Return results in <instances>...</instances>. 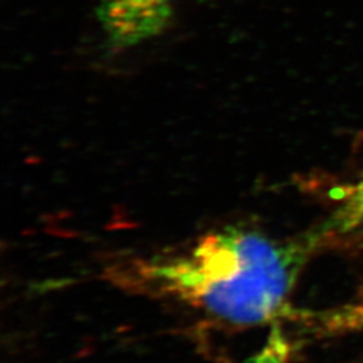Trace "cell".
I'll return each mask as SVG.
<instances>
[{
    "mask_svg": "<svg viewBox=\"0 0 363 363\" xmlns=\"http://www.w3.org/2000/svg\"><path fill=\"white\" fill-rule=\"evenodd\" d=\"M325 245L337 240L363 235V172L342 189L337 206L327 220L318 225Z\"/></svg>",
    "mask_w": 363,
    "mask_h": 363,
    "instance_id": "obj_3",
    "label": "cell"
},
{
    "mask_svg": "<svg viewBox=\"0 0 363 363\" xmlns=\"http://www.w3.org/2000/svg\"><path fill=\"white\" fill-rule=\"evenodd\" d=\"M177 0H96V13L109 43L128 49L160 35Z\"/></svg>",
    "mask_w": 363,
    "mask_h": 363,
    "instance_id": "obj_2",
    "label": "cell"
},
{
    "mask_svg": "<svg viewBox=\"0 0 363 363\" xmlns=\"http://www.w3.org/2000/svg\"><path fill=\"white\" fill-rule=\"evenodd\" d=\"M323 247L318 226L274 238L234 223L184 250L121 261L109 276L120 286L174 298L225 325H261L284 312L300 273Z\"/></svg>",
    "mask_w": 363,
    "mask_h": 363,
    "instance_id": "obj_1",
    "label": "cell"
}]
</instances>
